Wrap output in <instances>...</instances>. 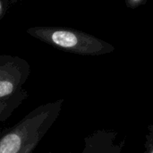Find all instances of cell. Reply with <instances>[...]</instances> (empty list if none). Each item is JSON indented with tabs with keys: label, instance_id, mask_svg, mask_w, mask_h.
<instances>
[{
	"label": "cell",
	"instance_id": "6da1fadb",
	"mask_svg": "<svg viewBox=\"0 0 153 153\" xmlns=\"http://www.w3.org/2000/svg\"><path fill=\"white\" fill-rule=\"evenodd\" d=\"M62 100L33 109L0 137V153H31L57 119Z\"/></svg>",
	"mask_w": 153,
	"mask_h": 153
},
{
	"label": "cell",
	"instance_id": "7a4b0ae2",
	"mask_svg": "<svg viewBox=\"0 0 153 153\" xmlns=\"http://www.w3.org/2000/svg\"><path fill=\"white\" fill-rule=\"evenodd\" d=\"M51 41L64 49L86 56L106 55L115 50V47L105 40L74 30H56L51 34Z\"/></svg>",
	"mask_w": 153,
	"mask_h": 153
},
{
	"label": "cell",
	"instance_id": "3957f363",
	"mask_svg": "<svg viewBox=\"0 0 153 153\" xmlns=\"http://www.w3.org/2000/svg\"><path fill=\"white\" fill-rule=\"evenodd\" d=\"M118 133L114 130H99L86 139L83 153H121L126 145V139L118 143L115 140Z\"/></svg>",
	"mask_w": 153,
	"mask_h": 153
},
{
	"label": "cell",
	"instance_id": "277c9868",
	"mask_svg": "<svg viewBox=\"0 0 153 153\" xmlns=\"http://www.w3.org/2000/svg\"><path fill=\"white\" fill-rule=\"evenodd\" d=\"M27 75L22 72V67L8 64L0 66V100L12 97L19 91Z\"/></svg>",
	"mask_w": 153,
	"mask_h": 153
},
{
	"label": "cell",
	"instance_id": "5b68a950",
	"mask_svg": "<svg viewBox=\"0 0 153 153\" xmlns=\"http://www.w3.org/2000/svg\"><path fill=\"white\" fill-rule=\"evenodd\" d=\"M27 96L26 92L22 90L12 97L4 100H0V121L8 117V116L15 109V108L21 104V102Z\"/></svg>",
	"mask_w": 153,
	"mask_h": 153
},
{
	"label": "cell",
	"instance_id": "8992f818",
	"mask_svg": "<svg viewBox=\"0 0 153 153\" xmlns=\"http://www.w3.org/2000/svg\"><path fill=\"white\" fill-rule=\"evenodd\" d=\"M145 138L144 151L142 153H153V124L148 126V134Z\"/></svg>",
	"mask_w": 153,
	"mask_h": 153
},
{
	"label": "cell",
	"instance_id": "52a82bcc",
	"mask_svg": "<svg viewBox=\"0 0 153 153\" xmlns=\"http://www.w3.org/2000/svg\"><path fill=\"white\" fill-rule=\"evenodd\" d=\"M147 0H125L126 5L130 9H135L143 4H144Z\"/></svg>",
	"mask_w": 153,
	"mask_h": 153
},
{
	"label": "cell",
	"instance_id": "ba28073f",
	"mask_svg": "<svg viewBox=\"0 0 153 153\" xmlns=\"http://www.w3.org/2000/svg\"><path fill=\"white\" fill-rule=\"evenodd\" d=\"M0 122H1V121H0Z\"/></svg>",
	"mask_w": 153,
	"mask_h": 153
}]
</instances>
